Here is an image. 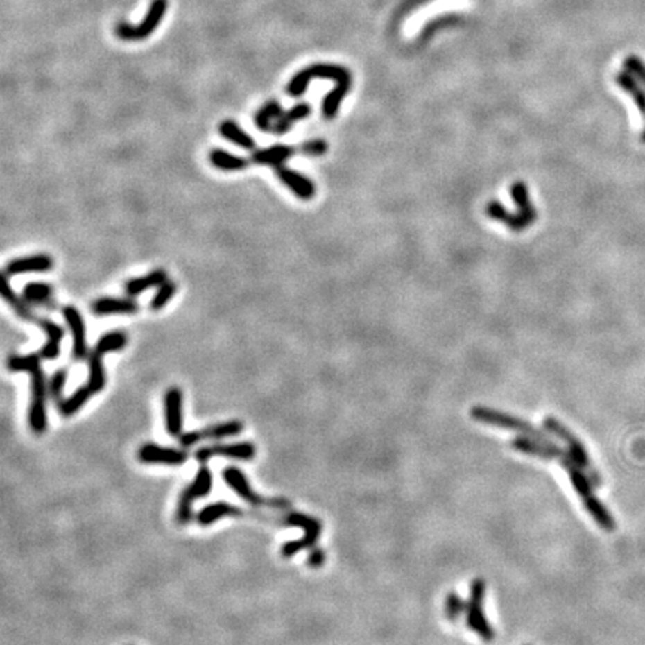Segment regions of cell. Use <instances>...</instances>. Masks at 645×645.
I'll return each mask as SVG.
<instances>
[{
  "label": "cell",
  "mask_w": 645,
  "mask_h": 645,
  "mask_svg": "<svg viewBox=\"0 0 645 645\" xmlns=\"http://www.w3.org/2000/svg\"><path fill=\"white\" fill-rule=\"evenodd\" d=\"M278 524L286 527H298V529L304 531V536L300 540L287 541L286 544H282L281 556L286 557V559L296 556L299 551L316 547L322 531V524L316 517L296 511H286V514H281Z\"/></svg>",
  "instance_id": "obj_4"
},
{
  "label": "cell",
  "mask_w": 645,
  "mask_h": 645,
  "mask_svg": "<svg viewBox=\"0 0 645 645\" xmlns=\"http://www.w3.org/2000/svg\"><path fill=\"white\" fill-rule=\"evenodd\" d=\"M326 562V553L322 549H317V547H312L309 556H308V566L309 568L318 569Z\"/></svg>",
  "instance_id": "obj_39"
},
{
  "label": "cell",
  "mask_w": 645,
  "mask_h": 645,
  "mask_svg": "<svg viewBox=\"0 0 645 645\" xmlns=\"http://www.w3.org/2000/svg\"><path fill=\"white\" fill-rule=\"evenodd\" d=\"M277 171V177L278 180L291 190V193L295 194L296 198L302 200H311L316 196V184L312 182L308 177H305L304 173H300L298 171L290 169L289 166H280Z\"/></svg>",
  "instance_id": "obj_18"
},
{
  "label": "cell",
  "mask_w": 645,
  "mask_h": 645,
  "mask_svg": "<svg viewBox=\"0 0 645 645\" xmlns=\"http://www.w3.org/2000/svg\"><path fill=\"white\" fill-rule=\"evenodd\" d=\"M127 342H129V338H127L126 332L111 330V332H106V334H103L99 339H97L93 351H96V353L101 356L117 353V351H121L126 348Z\"/></svg>",
  "instance_id": "obj_30"
},
{
  "label": "cell",
  "mask_w": 645,
  "mask_h": 645,
  "mask_svg": "<svg viewBox=\"0 0 645 645\" xmlns=\"http://www.w3.org/2000/svg\"><path fill=\"white\" fill-rule=\"evenodd\" d=\"M511 447L523 454L542 458V461H557L559 463L569 454L568 449H563L554 442H541L523 435L514 438L511 441Z\"/></svg>",
  "instance_id": "obj_16"
},
{
  "label": "cell",
  "mask_w": 645,
  "mask_h": 645,
  "mask_svg": "<svg viewBox=\"0 0 645 645\" xmlns=\"http://www.w3.org/2000/svg\"><path fill=\"white\" fill-rule=\"evenodd\" d=\"M644 139H645V133H644Z\"/></svg>",
  "instance_id": "obj_40"
},
{
  "label": "cell",
  "mask_w": 645,
  "mask_h": 645,
  "mask_svg": "<svg viewBox=\"0 0 645 645\" xmlns=\"http://www.w3.org/2000/svg\"><path fill=\"white\" fill-rule=\"evenodd\" d=\"M212 457H226L233 461L250 462L256 457V445L248 441L234 442V444H214L199 448L194 453V458L199 463H207Z\"/></svg>",
  "instance_id": "obj_12"
},
{
  "label": "cell",
  "mask_w": 645,
  "mask_h": 645,
  "mask_svg": "<svg viewBox=\"0 0 645 645\" xmlns=\"http://www.w3.org/2000/svg\"><path fill=\"white\" fill-rule=\"evenodd\" d=\"M22 296L27 304L36 307H53L54 302V289L51 284L42 281L27 282L23 289Z\"/></svg>",
  "instance_id": "obj_25"
},
{
  "label": "cell",
  "mask_w": 645,
  "mask_h": 645,
  "mask_svg": "<svg viewBox=\"0 0 645 645\" xmlns=\"http://www.w3.org/2000/svg\"><path fill=\"white\" fill-rule=\"evenodd\" d=\"M542 426H544V430L547 433H551V435L562 439V441L566 444V447H568L566 449H568V453L571 454L572 461L576 465H578L585 474H587L589 480L592 481L593 485L599 487L601 485V476H599L598 471H594V469H593L592 462L589 458V454H587V452H585V448L581 444L580 439L576 438L568 427H566L565 424H562L556 417H551V415L545 417L544 422H542Z\"/></svg>",
  "instance_id": "obj_7"
},
{
  "label": "cell",
  "mask_w": 645,
  "mask_h": 645,
  "mask_svg": "<svg viewBox=\"0 0 645 645\" xmlns=\"http://www.w3.org/2000/svg\"><path fill=\"white\" fill-rule=\"evenodd\" d=\"M138 461L145 465H168L180 466L189 461V452L185 448L162 447L146 442L138 449Z\"/></svg>",
  "instance_id": "obj_13"
},
{
  "label": "cell",
  "mask_w": 645,
  "mask_h": 645,
  "mask_svg": "<svg viewBox=\"0 0 645 645\" xmlns=\"http://www.w3.org/2000/svg\"><path fill=\"white\" fill-rule=\"evenodd\" d=\"M62 316L66 326L69 327L72 335V357L76 361L89 359V345H87V329L85 322L78 308L66 305L62 308Z\"/></svg>",
  "instance_id": "obj_15"
},
{
  "label": "cell",
  "mask_w": 645,
  "mask_h": 645,
  "mask_svg": "<svg viewBox=\"0 0 645 645\" xmlns=\"http://www.w3.org/2000/svg\"><path fill=\"white\" fill-rule=\"evenodd\" d=\"M168 8V0H153L148 11H146L145 18L139 24L132 26L124 22L119 23L115 26V35L123 39V41H144V39L150 37L151 33L157 31V27L160 26Z\"/></svg>",
  "instance_id": "obj_9"
},
{
  "label": "cell",
  "mask_w": 645,
  "mask_h": 645,
  "mask_svg": "<svg viewBox=\"0 0 645 645\" xmlns=\"http://www.w3.org/2000/svg\"><path fill=\"white\" fill-rule=\"evenodd\" d=\"M166 280H169L168 272H166L164 269H154L148 273H145V275L136 277L127 281L124 284V291L129 298H136V296L142 295L144 291L160 287Z\"/></svg>",
  "instance_id": "obj_23"
},
{
  "label": "cell",
  "mask_w": 645,
  "mask_h": 645,
  "mask_svg": "<svg viewBox=\"0 0 645 645\" xmlns=\"http://www.w3.org/2000/svg\"><path fill=\"white\" fill-rule=\"evenodd\" d=\"M466 612V602L457 593H449L445 601V614L452 621H457L461 615Z\"/></svg>",
  "instance_id": "obj_36"
},
{
  "label": "cell",
  "mask_w": 645,
  "mask_h": 645,
  "mask_svg": "<svg viewBox=\"0 0 645 645\" xmlns=\"http://www.w3.org/2000/svg\"><path fill=\"white\" fill-rule=\"evenodd\" d=\"M471 417L478 423L513 430V432H519L523 436L533 438L536 441L541 442H553L551 438L547 435L544 430L536 429L533 424H531L529 422H524L520 417L497 411V409L493 408L476 405L471 409Z\"/></svg>",
  "instance_id": "obj_6"
},
{
  "label": "cell",
  "mask_w": 645,
  "mask_h": 645,
  "mask_svg": "<svg viewBox=\"0 0 645 645\" xmlns=\"http://www.w3.org/2000/svg\"><path fill=\"white\" fill-rule=\"evenodd\" d=\"M208 159L214 168H217L224 172H239V171H246L250 164V160L246 157H241V155L232 154L226 150L221 148H214Z\"/></svg>",
  "instance_id": "obj_27"
},
{
  "label": "cell",
  "mask_w": 645,
  "mask_h": 645,
  "mask_svg": "<svg viewBox=\"0 0 645 645\" xmlns=\"http://www.w3.org/2000/svg\"><path fill=\"white\" fill-rule=\"evenodd\" d=\"M175 293H177V284H175V282L171 281V280H166L163 284L160 287H157V290H155V293H154V296H153V299L150 302L151 311L157 312V311L163 309L172 300V298L175 296Z\"/></svg>",
  "instance_id": "obj_35"
},
{
  "label": "cell",
  "mask_w": 645,
  "mask_h": 645,
  "mask_svg": "<svg viewBox=\"0 0 645 645\" xmlns=\"http://www.w3.org/2000/svg\"><path fill=\"white\" fill-rule=\"evenodd\" d=\"M242 517H251V519H254V517H256V511H248L230 502L218 501L203 506L196 514V522L203 527H208L215 522H220L221 519H242Z\"/></svg>",
  "instance_id": "obj_17"
},
{
  "label": "cell",
  "mask_w": 645,
  "mask_h": 645,
  "mask_svg": "<svg viewBox=\"0 0 645 645\" xmlns=\"http://www.w3.org/2000/svg\"><path fill=\"white\" fill-rule=\"evenodd\" d=\"M298 150L304 155H308V157H321V155H325L327 153L329 145L325 139H312V141H307L304 144H300L298 146Z\"/></svg>",
  "instance_id": "obj_37"
},
{
  "label": "cell",
  "mask_w": 645,
  "mask_h": 645,
  "mask_svg": "<svg viewBox=\"0 0 645 645\" xmlns=\"http://www.w3.org/2000/svg\"><path fill=\"white\" fill-rule=\"evenodd\" d=\"M510 194H511V199L517 205L515 214L508 212V209L504 207V205L497 200H492L487 203L485 214L488 218L504 223L511 232L520 233V232H524L526 229H529L536 221L538 211L532 205V200L529 196V187H527L526 182L523 181L514 182L510 189Z\"/></svg>",
  "instance_id": "obj_3"
},
{
  "label": "cell",
  "mask_w": 645,
  "mask_h": 645,
  "mask_svg": "<svg viewBox=\"0 0 645 645\" xmlns=\"http://www.w3.org/2000/svg\"><path fill=\"white\" fill-rule=\"evenodd\" d=\"M212 484H214V478H212L211 469L208 466H205L203 463L199 467L196 475H194V480L187 487H184V490L178 496L177 513H175V517H177V522L180 524L185 526L193 520L194 501L200 499V497H207L212 490Z\"/></svg>",
  "instance_id": "obj_8"
},
{
  "label": "cell",
  "mask_w": 645,
  "mask_h": 645,
  "mask_svg": "<svg viewBox=\"0 0 645 645\" xmlns=\"http://www.w3.org/2000/svg\"><path fill=\"white\" fill-rule=\"evenodd\" d=\"M485 594V583L481 578H476L471 584V598L466 602V624L467 628L474 630L478 637L484 641L495 639V629L487 621L483 603Z\"/></svg>",
  "instance_id": "obj_10"
},
{
  "label": "cell",
  "mask_w": 645,
  "mask_h": 645,
  "mask_svg": "<svg viewBox=\"0 0 645 645\" xmlns=\"http://www.w3.org/2000/svg\"><path fill=\"white\" fill-rule=\"evenodd\" d=\"M92 396L94 395L87 384L78 387L69 397H64L63 402L57 406L58 413L63 417H72L78 411H81L84 405L92 399Z\"/></svg>",
  "instance_id": "obj_29"
},
{
  "label": "cell",
  "mask_w": 645,
  "mask_h": 645,
  "mask_svg": "<svg viewBox=\"0 0 645 645\" xmlns=\"http://www.w3.org/2000/svg\"><path fill=\"white\" fill-rule=\"evenodd\" d=\"M309 114H311V106L308 103L295 105L293 108H290L287 112H282V115L275 121V124H273L272 133L278 135V136L289 133V130L291 129L293 124L307 119Z\"/></svg>",
  "instance_id": "obj_28"
},
{
  "label": "cell",
  "mask_w": 645,
  "mask_h": 645,
  "mask_svg": "<svg viewBox=\"0 0 645 645\" xmlns=\"http://www.w3.org/2000/svg\"><path fill=\"white\" fill-rule=\"evenodd\" d=\"M617 83H619V85L621 87V89H624L629 94H632V97L635 99V102H637L641 112L645 114V92L641 89V84H638V81L635 80V78L629 72L620 74L617 76Z\"/></svg>",
  "instance_id": "obj_34"
},
{
  "label": "cell",
  "mask_w": 645,
  "mask_h": 645,
  "mask_svg": "<svg viewBox=\"0 0 645 645\" xmlns=\"http://www.w3.org/2000/svg\"><path fill=\"white\" fill-rule=\"evenodd\" d=\"M624 67H626V71L635 80L639 81V84L645 87V64L641 62V58L628 57L626 62H624Z\"/></svg>",
  "instance_id": "obj_38"
},
{
  "label": "cell",
  "mask_w": 645,
  "mask_h": 645,
  "mask_svg": "<svg viewBox=\"0 0 645 645\" xmlns=\"http://www.w3.org/2000/svg\"><path fill=\"white\" fill-rule=\"evenodd\" d=\"M218 132L224 139L234 144L246 151H256V141L242 127L232 120H224L218 126Z\"/></svg>",
  "instance_id": "obj_26"
},
{
  "label": "cell",
  "mask_w": 645,
  "mask_h": 645,
  "mask_svg": "<svg viewBox=\"0 0 645 645\" xmlns=\"http://www.w3.org/2000/svg\"><path fill=\"white\" fill-rule=\"evenodd\" d=\"M314 78H329V80L336 81V87L332 90L326 99L322 101L321 111L322 115L326 117L327 120L334 119L336 117L339 111V105L344 101V97L350 92L351 87V78L348 71H345L344 67L334 66V64H312L307 69L298 72L295 76L291 78L289 85H287V92L291 97H299L304 94L308 89V84L311 80Z\"/></svg>",
  "instance_id": "obj_2"
},
{
  "label": "cell",
  "mask_w": 645,
  "mask_h": 645,
  "mask_svg": "<svg viewBox=\"0 0 645 645\" xmlns=\"http://www.w3.org/2000/svg\"><path fill=\"white\" fill-rule=\"evenodd\" d=\"M54 268V260L48 254L39 252L32 254V256L17 257L11 260L5 268V273L8 277L23 275V273L31 272H50Z\"/></svg>",
  "instance_id": "obj_20"
},
{
  "label": "cell",
  "mask_w": 645,
  "mask_h": 645,
  "mask_svg": "<svg viewBox=\"0 0 645 645\" xmlns=\"http://www.w3.org/2000/svg\"><path fill=\"white\" fill-rule=\"evenodd\" d=\"M139 311V304L133 298H99L92 304L94 316H132Z\"/></svg>",
  "instance_id": "obj_21"
},
{
  "label": "cell",
  "mask_w": 645,
  "mask_h": 645,
  "mask_svg": "<svg viewBox=\"0 0 645 645\" xmlns=\"http://www.w3.org/2000/svg\"><path fill=\"white\" fill-rule=\"evenodd\" d=\"M163 413L166 432L172 438H180L184 432V396L180 387H171L163 396Z\"/></svg>",
  "instance_id": "obj_14"
},
{
  "label": "cell",
  "mask_w": 645,
  "mask_h": 645,
  "mask_svg": "<svg viewBox=\"0 0 645 645\" xmlns=\"http://www.w3.org/2000/svg\"><path fill=\"white\" fill-rule=\"evenodd\" d=\"M42 359L37 353L11 356L8 359V370L14 374L26 372L31 375V405H28V427L35 435H42L48 427L46 397L48 383L41 365Z\"/></svg>",
  "instance_id": "obj_1"
},
{
  "label": "cell",
  "mask_w": 645,
  "mask_h": 645,
  "mask_svg": "<svg viewBox=\"0 0 645 645\" xmlns=\"http://www.w3.org/2000/svg\"><path fill=\"white\" fill-rule=\"evenodd\" d=\"M67 383V369L58 368L54 370L51 378L48 379V396L55 404V406L60 405L64 400V387Z\"/></svg>",
  "instance_id": "obj_33"
},
{
  "label": "cell",
  "mask_w": 645,
  "mask_h": 645,
  "mask_svg": "<svg viewBox=\"0 0 645 645\" xmlns=\"http://www.w3.org/2000/svg\"><path fill=\"white\" fill-rule=\"evenodd\" d=\"M296 153H299L298 146L277 144L268 146V148L252 151L250 162L260 166H272V168L277 169L280 166H284L293 155H296Z\"/></svg>",
  "instance_id": "obj_22"
},
{
  "label": "cell",
  "mask_w": 645,
  "mask_h": 645,
  "mask_svg": "<svg viewBox=\"0 0 645 645\" xmlns=\"http://www.w3.org/2000/svg\"><path fill=\"white\" fill-rule=\"evenodd\" d=\"M0 290H2V298L6 304L12 308V311L24 321H36L35 312L31 308V304H27L23 296H18L15 290L9 284V277L3 272L2 273V282H0Z\"/></svg>",
  "instance_id": "obj_24"
},
{
  "label": "cell",
  "mask_w": 645,
  "mask_h": 645,
  "mask_svg": "<svg viewBox=\"0 0 645 645\" xmlns=\"http://www.w3.org/2000/svg\"><path fill=\"white\" fill-rule=\"evenodd\" d=\"M102 357L103 356L97 354L96 351H92L89 359H87L89 360V381H87V386H89L93 395L101 393L106 386V374Z\"/></svg>",
  "instance_id": "obj_32"
},
{
  "label": "cell",
  "mask_w": 645,
  "mask_h": 645,
  "mask_svg": "<svg viewBox=\"0 0 645 645\" xmlns=\"http://www.w3.org/2000/svg\"><path fill=\"white\" fill-rule=\"evenodd\" d=\"M282 112H284L282 111V106L277 101H269L257 111L256 117H254V123H256L259 130L265 133H272L273 124H275V121L282 115Z\"/></svg>",
  "instance_id": "obj_31"
},
{
  "label": "cell",
  "mask_w": 645,
  "mask_h": 645,
  "mask_svg": "<svg viewBox=\"0 0 645 645\" xmlns=\"http://www.w3.org/2000/svg\"><path fill=\"white\" fill-rule=\"evenodd\" d=\"M36 325L44 330L46 336L45 344L37 351L39 357L42 360H57L58 356L62 354V341L64 338V329L57 325L55 321L48 318H37Z\"/></svg>",
  "instance_id": "obj_19"
},
{
  "label": "cell",
  "mask_w": 645,
  "mask_h": 645,
  "mask_svg": "<svg viewBox=\"0 0 645 645\" xmlns=\"http://www.w3.org/2000/svg\"><path fill=\"white\" fill-rule=\"evenodd\" d=\"M242 422H239V420H230V422H223L203 429L191 430V432H184L178 439L182 448H190L202 441H218V439L237 436L242 432Z\"/></svg>",
  "instance_id": "obj_11"
},
{
  "label": "cell",
  "mask_w": 645,
  "mask_h": 645,
  "mask_svg": "<svg viewBox=\"0 0 645 645\" xmlns=\"http://www.w3.org/2000/svg\"><path fill=\"white\" fill-rule=\"evenodd\" d=\"M223 480L232 490L237 493L243 502L254 508H272L277 511H287L291 508V504L286 497H265L259 495L251 487L247 475L242 469L237 466H227L223 471Z\"/></svg>",
  "instance_id": "obj_5"
}]
</instances>
